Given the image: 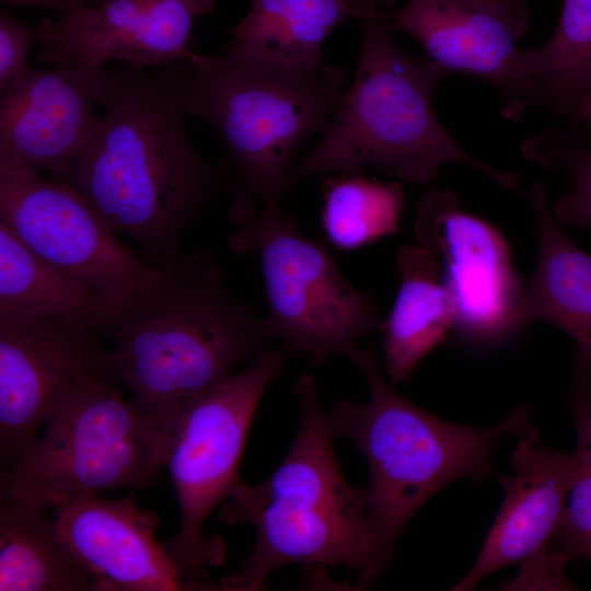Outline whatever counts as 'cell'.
<instances>
[{"label": "cell", "mask_w": 591, "mask_h": 591, "mask_svg": "<svg viewBox=\"0 0 591 591\" xmlns=\"http://www.w3.org/2000/svg\"><path fill=\"white\" fill-rule=\"evenodd\" d=\"M120 385L91 378L65 389L27 454L1 472L0 491L48 510L108 490L160 486L178 413L147 412Z\"/></svg>", "instance_id": "52a82bcc"}, {"label": "cell", "mask_w": 591, "mask_h": 591, "mask_svg": "<svg viewBox=\"0 0 591 591\" xmlns=\"http://www.w3.org/2000/svg\"><path fill=\"white\" fill-rule=\"evenodd\" d=\"M370 16L347 0H250L246 15L231 30L227 49L314 70L323 66V44L340 23Z\"/></svg>", "instance_id": "44dd1931"}, {"label": "cell", "mask_w": 591, "mask_h": 591, "mask_svg": "<svg viewBox=\"0 0 591 591\" xmlns=\"http://www.w3.org/2000/svg\"><path fill=\"white\" fill-rule=\"evenodd\" d=\"M114 309L38 257L0 222V311L49 316L102 332Z\"/></svg>", "instance_id": "7402d4cb"}, {"label": "cell", "mask_w": 591, "mask_h": 591, "mask_svg": "<svg viewBox=\"0 0 591 591\" xmlns=\"http://www.w3.org/2000/svg\"><path fill=\"white\" fill-rule=\"evenodd\" d=\"M54 520L104 591L213 590L182 572L158 541V514L140 509L132 494L67 500L54 508Z\"/></svg>", "instance_id": "9a60e30c"}, {"label": "cell", "mask_w": 591, "mask_h": 591, "mask_svg": "<svg viewBox=\"0 0 591 591\" xmlns=\"http://www.w3.org/2000/svg\"><path fill=\"white\" fill-rule=\"evenodd\" d=\"M528 199L540 248L535 270L515 311V332L530 323H547L572 338L573 355L591 359V253L561 229L544 181L529 189Z\"/></svg>", "instance_id": "ac0fdd59"}, {"label": "cell", "mask_w": 591, "mask_h": 591, "mask_svg": "<svg viewBox=\"0 0 591 591\" xmlns=\"http://www.w3.org/2000/svg\"><path fill=\"white\" fill-rule=\"evenodd\" d=\"M100 70L81 74L33 67L0 91V165L57 179L96 131Z\"/></svg>", "instance_id": "2e32d148"}, {"label": "cell", "mask_w": 591, "mask_h": 591, "mask_svg": "<svg viewBox=\"0 0 591 591\" xmlns=\"http://www.w3.org/2000/svg\"><path fill=\"white\" fill-rule=\"evenodd\" d=\"M0 222L38 257L115 309L158 278L159 268L121 242L66 182L0 165Z\"/></svg>", "instance_id": "30bf717a"}, {"label": "cell", "mask_w": 591, "mask_h": 591, "mask_svg": "<svg viewBox=\"0 0 591 591\" xmlns=\"http://www.w3.org/2000/svg\"><path fill=\"white\" fill-rule=\"evenodd\" d=\"M188 115L212 126L225 147L234 196L278 204L305 140L324 131L349 83L337 67L301 70L233 50L192 49Z\"/></svg>", "instance_id": "8992f818"}, {"label": "cell", "mask_w": 591, "mask_h": 591, "mask_svg": "<svg viewBox=\"0 0 591 591\" xmlns=\"http://www.w3.org/2000/svg\"><path fill=\"white\" fill-rule=\"evenodd\" d=\"M300 424L279 467L257 485L239 483L218 511L225 524L250 523L254 548L221 580L224 591H256L289 564L345 566L372 582L383 567L368 515L367 487H352L333 450V436L314 380L294 383Z\"/></svg>", "instance_id": "3957f363"}, {"label": "cell", "mask_w": 591, "mask_h": 591, "mask_svg": "<svg viewBox=\"0 0 591 591\" xmlns=\"http://www.w3.org/2000/svg\"><path fill=\"white\" fill-rule=\"evenodd\" d=\"M568 120L576 129L591 130V89L573 109Z\"/></svg>", "instance_id": "f1b7e54d"}, {"label": "cell", "mask_w": 591, "mask_h": 591, "mask_svg": "<svg viewBox=\"0 0 591 591\" xmlns=\"http://www.w3.org/2000/svg\"><path fill=\"white\" fill-rule=\"evenodd\" d=\"M391 22L448 72L491 84L507 119L519 120L531 106H544L517 45L531 24L528 0H407Z\"/></svg>", "instance_id": "4fadbf2b"}, {"label": "cell", "mask_w": 591, "mask_h": 591, "mask_svg": "<svg viewBox=\"0 0 591 591\" xmlns=\"http://www.w3.org/2000/svg\"><path fill=\"white\" fill-rule=\"evenodd\" d=\"M522 60L555 118H569L591 89V0H564L546 44L523 49Z\"/></svg>", "instance_id": "603a6c76"}, {"label": "cell", "mask_w": 591, "mask_h": 591, "mask_svg": "<svg viewBox=\"0 0 591 591\" xmlns=\"http://www.w3.org/2000/svg\"><path fill=\"white\" fill-rule=\"evenodd\" d=\"M129 397L150 413L174 415L231 374L241 360L269 350L266 317L233 292L210 251L159 268L152 285L113 310L102 332Z\"/></svg>", "instance_id": "7a4b0ae2"}, {"label": "cell", "mask_w": 591, "mask_h": 591, "mask_svg": "<svg viewBox=\"0 0 591 591\" xmlns=\"http://www.w3.org/2000/svg\"><path fill=\"white\" fill-rule=\"evenodd\" d=\"M401 283L383 333V367L394 383L406 382L418 363L453 331L455 312L440 262L419 244L396 254Z\"/></svg>", "instance_id": "d6986e66"}, {"label": "cell", "mask_w": 591, "mask_h": 591, "mask_svg": "<svg viewBox=\"0 0 591 591\" xmlns=\"http://www.w3.org/2000/svg\"><path fill=\"white\" fill-rule=\"evenodd\" d=\"M46 512L0 491V591H104Z\"/></svg>", "instance_id": "ffe728a7"}, {"label": "cell", "mask_w": 591, "mask_h": 591, "mask_svg": "<svg viewBox=\"0 0 591 591\" xmlns=\"http://www.w3.org/2000/svg\"><path fill=\"white\" fill-rule=\"evenodd\" d=\"M286 360L267 350L242 371L187 401L179 409L167 467L181 523L163 545L188 578L215 588L205 566L221 565L225 544L202 535L210 513L240 483L239 468L248 430L260 398Z\"/></svg>", "instance_id": "9c48e42d"}, {"label": "cell", "mask_w": 591, "mask_h": 591, "mask_svg": "<svg viewBox=\"0 0 591 591\" xmlns=\"http://www.w3.org/2000/svg\"><path fill=\"white\" fill-rule=\"evenodd\" d=\"M532 425L519 434L512 475L497 474L505 499L468 572L452 588L473 590L486 576L522 564L546 551L555 538L571 487L573 452L544 444Z\"/></svg>", "instance_id": "e0dca14e"}, {"label": "cell", "mask_w": 591, "mask_h": 591, "mask_svg": "<svg viewBox=\"0 0 591 591\" xmlns=\"http://www.w3.org/2000/svg\"><path fill=\"white\" fill-rule=\"evenodd\" d=\"M321 189V223L335 248L355 251L398 232L405 204L399 182L358 173L327 177Z\"/></svg>", "instance_id": "cb8c5ba5"}, {"label": "cell", "mask_w": 591, "mask_h": 591, "mask_svg": "<svg viewBox=\"0 0 591 591\" xmlns=\"http://www.w3.org/2000/svg\"><path fill=\"white\" fill-rule=\"evenodd\" d=\"M9 5H33L49 9L62 14L78 7H91L99 4L102 0H1Z\"/></svg>", "instance_id": "83f0119b"}, {"label": "cell", "mask_w": 591, "mask_h": 591, "mask_svg": "<svg viewBox=\"0 0 591 591\" xmlns=\"http://www.w3.org/2000/svg\"><path fill=\"white\" fill-rule=\"evenodd\" d=\"M414 234L440 262L454 305L453 331L485 346L517 334L514 315L526 285L495 225L465 211L452 192L432 189L416 205Z\"/></svg>", "instance_id": "7c38bea8"}, {"label": "cell", "mask_w": 591, "mask_h": 591, "mask_svg": "<svg viewBox=\"0 0 591 591\" xmlns=\"http://www.w3.org/2000/svg\"><path fill=\"white\" fill-rule=\"evenodd\" d=\"M564 402L576 431L575 470L563 520L551 547L568 563H591V359L573 355Z\"/></svg>", "instance_id": "d4e9b609"}, {"label": "cell", "mask_w": 591, "mask_h": 591, "mask_svg": "<svg viewBox=\"0 0 591 591\" xmlns=\"http://www.w3.org/2000/svg\"><path fill=\"white\" fill-rule=\"evenodd\" d=\"M349 359L366 381L368 399L341 402L326 419L333 438L351 440L368 463V515L384 568L397 537L428 499L462 478L484 482L498 444L532 424L524 405L487 427L442 419L399 395L370 347L356 349Z\"/></svg>", "instance_id": "5b68a950"}, {"label": "cell", "mask_w": 591, "mask_h": 591, "mask_svg": "<svg viewBox=\"0 0 591 591\" xmlns=\"http://www.w3.org/2000/svg\"><path fill=\"white\" fill-rule=\"evenodd\" d=\"M392 13L362 20L360 58L321 140L290 169L285 192L324 173L352 175L373 166L396 182L432 183L450 163L471 166L520 193L519 174L498 170L461 148L439 123L432 95L447 70L406 55L393 37Z\"/></svg>", "instance_id": "277c9868"}, {"label": "cell", "mask_w": 591, "mask_h": 591, "mask_svg": "<svg viewBox=\"0 0 591 591\" xmlns=\"http://www.w3.org/2000/svg\"><path fill=\"white\" fill-rule=\"evenodd\" d=\"M347 1L352 7L357 8L358 10L369 15H374L381 11L379 9V4H390V3H393L395 0H347Z\"/></svg>", "instance_id": "f546056e"}, {"label": "cell", "mask_w": 591, "mask_h": 591, "mask_svg": "<svg viewBox=\"0 0 591 591\" xmlns=\"http://www.w3.org/2000/svg\"><path fill=\"white\" fill-rule=\"evenodd\" d=\"M37 39V28H32L7 13L0 14V91L27 69V54Z\"/></svg>", "instance_id": "4316f807"}, {"label": "cell", "mask_w": 591, "mask_h": 591, "mask_svg": "<svg viewBox=\"0 0 591 591\" xmlns=\"http://www.w3.org/2000/svg\"><path fill=\"white\" fill-rule=\"evenodd\" d=\"M97 333L49 316L0 311L2 472L27 454L65 389L91 378L118 380L112 350Z\"/></svg>", "instance_id": "8fae6325"}, {"label": "cell", "mask_w": 591, "mask_h": 591, "mask_svg": "<svg viewBox=\"0 0 591 591\" xmlns=\"http://www.w3.org/2000/svg\"><path fill=\"white\" fill-rule=\"evenodd\" d=\"M186 58L158 72L123 61L100 70L103 115L59 181L157 268L181 262L184 231L223 192L225 166L206 160L186 132Z\"/></svg>", "instance_id": "6da1fadb"}, {"label": "cell", "mask_w": 591, "mask_h": 591, "mask_svg": "<svg viewBox=\"0 0 591 591\" xmlns=\"http://www.w3.org/2000/svg\"><path fill=\"white\" fill-rule=\"evenodd\" d=\"M520 150L526 160L570 177L572 189L552 206L557 221L580 230L591 229V137L576 128H545L524 139Z\"/></svg>", "instance_id": "484cf974"}, {"label": "cell", "mask_w": 591, "mask_h": 591, "mask_svg": "<svg viewBox=\"0 0 591 591\" xmlns=\"http://www.w3.org/2000/svg\"><path fill=\"white\" fill-rule=\"evenodd\" d=\"M229 217L235 227L229 248L257 259L268 326L290 350L320 366L349 358L360 338L380 331L372 297L351 285L326 247L302 234L278 204L235 196Z\"/></svg>", "instance_id": "ba28073f"}, {"label": "cell", "mask_w": 591, "mask_h": 591, "mask_svg": "<svg viewBox=\"0 0 591 591\" xmlns=\"http://www.w3.org/2000/svg\"><path fill=\"white\" fill-rule=\"evenodd\" d=\"M216 0H102L44 19L36 61L50 69L94 74L113 61L165 68L184 60L194 20Z\"/></svg>", "instance_id": "5bb4252c"}]
</instances>
